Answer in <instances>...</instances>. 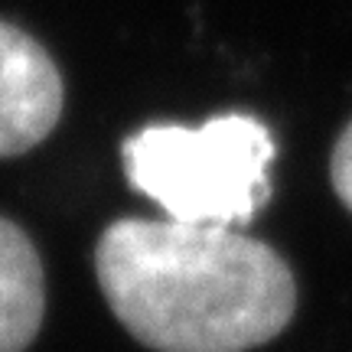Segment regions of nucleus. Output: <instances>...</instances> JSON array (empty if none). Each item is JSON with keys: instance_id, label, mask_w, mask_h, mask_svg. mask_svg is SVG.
Returning <instances> with one entry per match:
<instances>
[{"instance_id": "f257e3e1", "label": "nucleus", "mask_w": 352, "mask_h": 352, "mask_svg": "<svg viewBox=\"0 0 352 352\" xmlns=\"http://www.w3.org/2000/svg\"><path fill=\"white\" fill-rule=\"evenodd\" d=\"M95 274L121 327L153 352H248L297 310L287 261L222 226L118 219L95 245Z\"/></svg>"}, {"instance_id": "f03ea898", "label": "nucleus", "mask_w": 352, "mask_h": 352, "mask_svg": "<svg viewBox=\"0 0 352 352\" xmlns=\"http://www.w3.org/2000/svg\"><path fill=\"white\" fill-rule=\"evenodd\" d=\"M274 138L252 114H215L199 127L147 124L121 147L131 186L189 226L232 228L267 196Z\"/></svg>"}, {"instance_id": "7ed1b4c3", "label": "nucleus", "mask_w": 352, "mask_h": 352, "mask_svg": "<svg viewBox=\"0 0 352 352\" xmlns=\"http://www.w3.org/2000/svg\"><path fill=\"white\" fill-rule=\"evenodd\" d=\"M63 114V76L33 36L0 23V157L33 151Z\"/></svg>"}, {"instance_id": "20e7f679", "label": "nucleus", "mask_w": 352, "mask_h": 352, "mask_svg": "<svg viewBox=\"0 0 352 352\" xmlns=\"http://www.w3.org/2000/svg\"><path fill=\"white\" fill-rule=\"evenodd\" d=\"M46 310L43 264L20 226L0 219V352H23Z\"/></svg>"}, {"instance_id": "39448f33", "label": "nucleus", "mask_w": 352, "mask_h": 352, "mask_svg": "<svg viewBox=\"0 0 352 352\" xmlns=\"http://www.w3.org/2000/svg\"><path fill=\"white\" fill-rule=\"evenodd\" d=\"M329 179H333V189H336V196L342 199V206L352 212V121L346 124V131L340 134L336 147H333Z\"/></svg>"}]
</instances>
